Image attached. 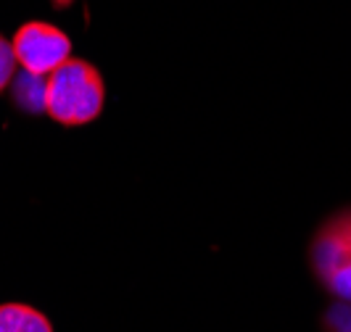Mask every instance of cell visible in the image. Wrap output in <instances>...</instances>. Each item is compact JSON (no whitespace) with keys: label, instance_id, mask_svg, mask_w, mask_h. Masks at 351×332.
Masks as SVG:
<instances>
[{"label":"cell","instance_id":"6da1fadb","mask_svg":"<svg viewBox=\"0 0 351 332\" xmlns=\"http://www.w3.org/2000/svg\"><path fill=\"white\" fill-rule=\"evenodd\" d=\"M106 82L85 58H69L45 77V114L64 127H82L101 116Z\"/></svg>","mask_w":351,"mask_h":332},{"label":"cell","instance_id":"7a4b0ae2","mask_svg":"<svg viewBox=\"0 0 351 332\" xmlns=\"http://www.w3.org/2000/svg\"><path fill=\"white\" fill-rule=\"evenodd\" d=\"M309 259L317 280L338 301L351 303V209L338 211L317 229Z\"/></svg>","mask_w":351,"mask_h":332},{"label":"cell","instance_id":"3957f363","mask_svg":"<svg viewBox=\"0 0 351 332\" xmlns=\"http://www.w3.org/2000/svg\"><path fill=\"white\" fill-rule=\"evenodd\" d=\"M19 66L29 74L48 77L71 58V40L64 29L48 21H27L11 40Z\"/></svg>","mask_w":351,"mask_h":332},{"label":"cell","instance_id":"277c9868","mask_svg":"<svg viewBox=\"0 0 351 332\" xmlns=\"http://www.w3.org/2000/svg\"><path fill=\"white\" fill-rule=\"evenodd\" d=\"M0 332H53L48 316L24 303L0 306Z\"/></svg>","mask_w":351,"mask_h":332},{"label":"cell","instance_id":"5b68a950","mask_svg":"<svg viewBox=\"0 0 351 332\" xmlns=\"http://www.w3.org/2000/svg\"><path fill=\"white\" fill-rule=\"evenodd\" d=\"M14 98L21 108H27L32 114L45 111V77L21 69V74L16 77V85H14Z\"/></svg>","mask_w":351,"mask_h":332},{"label":"cell","instance_id":"8992f818","mask_svg":"<svg viewBox=\"0 0 351 332\" xmlns=\"http://www.w3.org/2000/svg\"><path fill=\"white\" fill-rule=\"evenodd\" d=\"M16 53H14V45H11V40H5V37L0 35V90L8 88V82L14 79V74H16Z\"/></svg>","mask_w":351,"mask_h":332},{"label":"cell","instance_id":"52a82bcc","mask_svg":"<svg viewBox=\"0 0 351 332\" xmlns=\"http://www.w3.org/2000/svg\"><path fill=\"white\" fill-rule=\"evenodd\" d=\"M325 330L328 332H351V303L341 301L328 309L325 314Z\"/></svg>","mask_w":351,"mask_h":332},{"label":"cell","instance_id":"ba28073f","mask_svg":"<svg viewBox=\"0 0 351 332\" xmlns=\"http://www.w3.org/2000/svg\"><path fill=\"white\" fill-rule=\"evenodd\" d=\"M56 3H58V5H66V3H69V0H56Z\"/></svg>","mask_w":351,"mask_h":332}]
</instances>
